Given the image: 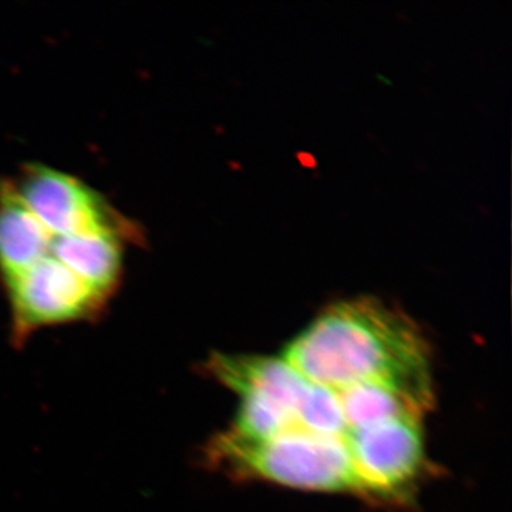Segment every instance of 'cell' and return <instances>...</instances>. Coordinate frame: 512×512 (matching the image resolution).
<instances>
[{
	"instance_id": "cell-1",
	"label": "cell",
	"mask_w": 512,
	"mask_h": 512,
	"mask_svg": "<svg viewBox=\"0 0 512 512\" xmlns=\"http://www.w3.org/2000/svg\"><path fill=\"white\" fill-rule=\"evenodd\" d=\"M430 357L423 330L407 313L367 295L323 309L282 355L308 382L330 390L383 384L423 413L434 403Z\"/></svg>"
},
{
	"instance_id": "cell-2",
	"label": "cell",
	"mask_w": 512,
	"mask_h": 512,
	"mask_svg": "<svg viewBox=\"0 0 512 512\" xmlns=\"http://www.w3.org/2000/svg\"><path fill=\"white\" fill-rule=\"evenodd\" d=\"M205 461L231 477L261 478L296 490L348 493L372 501L345 440L302 427L268 439L222 431L205 447Z\"/></svg>"
},
{
	"instance_id": "cell-3",
	"label": "cell",
	"mask_w": 512,
	"mask_h": 512,
	"mask_svg": "<svg viewBox=\"0 0 512 512\" xmlns=\"http://www.w3.org/2000/svg\"><path fill=\"white\" fill-rule=\"evenodd\" d=\"M205 372L232 390L241 403L229 431L268 439L299 427V413L312 383L282 357L212 353Z\"/></svg>"
},
{
	"instance_id": "cell-4",
	"label": "cell",
	"mask_w": 512,
	"mask_h": 512,
	"mask_svg": "<svg viewBox=\"0 0 512 512\" xmlns=\"http://www.w3.org/2000/svg\"><path fill=\"white\" fill-rule=\"evenodd\" d=\"M10 180L26 207L53 235L111 234L128 244L144 239L136 222L74 175L49 165L26 164Z\"/></svg>"
},
{
	"instance_id": "cell-5",
	"label": "cell",
	"mask_w": 512,
	"mask_h": 512,
	"mask_svg": "<svg viewBox=\"0 0 512 512\" xmlns=\"http://www.w3.org/2000/svg\"><path fill=\"white\" fill-rule=\"evenodd\" d=\"M12 318L13 345L23 346L37 330L101 318L109 301L52 255L2 284Z\"/></svg>"
},
{
	"instance_id": "cell-6",
	"label": "cell",
	"mask_w": 512,
	"mask_h": 512,
	"mask_svg": "<svg viewBox=\"0 0 512 512\" xmlns=\"http://www.w3.org/2000/svg\"><path fill=\"white\" fill-rule=\"evenodd\" d=\"M421 419L406 414L346 434L357 474L375 503L407 504L412 500L427 470Z\"/></svg>"
},
{
	"instance_id": "cell-7",
	"label": "cell",
	"mask_w": 512,
	"mask_h": 512,
	"mask_svg": "<svg viewBox=\"0 0 512 512\" xmlns=\"http://www.w3.org/2000/svg\"><path fill=\"white\" fill-rule=\"evenodd\" d=\"M52 238L19 197L12 180L0 181V284L49 255Z\"/></svg>"
},
{
	"instance_id": "cell-8",
	"label": "cell",
	"mask_w": 512,
	"mask_h": 512,
	"mask_svg": "<svg viewBox=\"0 0 512 512\" xmlns=\"http://www.w3.org/2000/svg\"><path fill=\"white\" fill-rule=\"evenodd\" d=\"M127 245L111 234L53 235L50 255L110 302L123 282Z\"/></svg>"
},
{
	"instance_id": "cell-9",
	"label": "cell",
	"mask_w": 512,
	"mask_h": 512,
	"mask_svg": "<svg viewBox=\"0 0 512 512\" xmlns=\"http://www.w3.org/2000/svg\"><path fill=\"white\" fill-rule=\"evenodd\" d=\"M335 392L338 393L340 404H342L348 431L363 429L380 421L406 416V414L424 416L416 404L383 384H356Z\"/></svg>"
}]
</instances>
